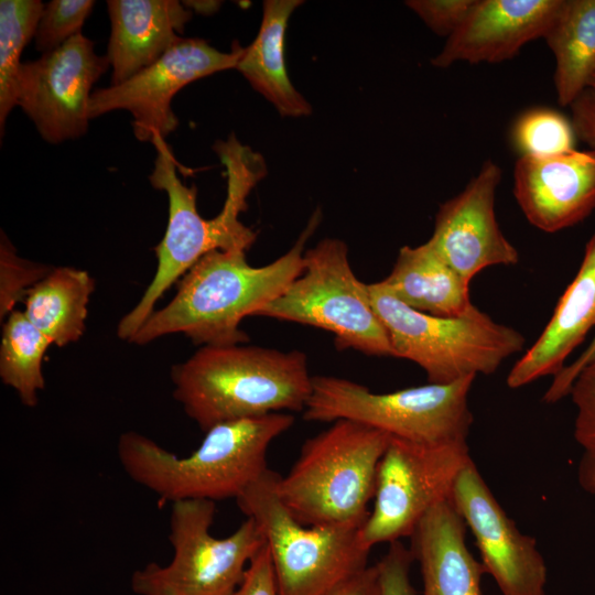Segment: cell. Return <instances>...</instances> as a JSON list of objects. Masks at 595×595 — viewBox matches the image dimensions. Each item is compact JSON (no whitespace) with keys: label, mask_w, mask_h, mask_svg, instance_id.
<instances>
[{"label":"cell","mask_w":595,"mask_h":595,"mask_svg":"<svg viewBox=\"0 0 595 595\" xmlns=\"http://www.w3.org/2000/svg\"><path fill=\"white\" fill-rule=\"evenodd\" d=\"M52 267L18 256L14 247L1 231L0 241V318H7L22 302L28 291L40 282Z\"/></svg>","instance_id":"28"},{"label":"cell","mask_w":595,"mask_h":595,"mask_svg":"<svg viewBox=\"0 0 595 595\" xmlns=\"http://www.w3.org/2000/svg\"><path fill=\"white\" fill-rule=\"evenodd\" d=\"M325 595H381L377 565H368Z\"/></svg>","instance_id":"36"},{"label":"cell","mask_w":595,"mask_h":595,"mask_svg":"<svg viewBox=\"0 0 595 595\" xmlns=\"http://www.w3.org/2000/svg\"><path fill=\"white\" fill-rule=\"evenodd\" d=\"M279 474L268 469L237 499L261 532L280 595H325L368 566L370 550L360 542L361 526H305L277 490Z\"/></svg>","instance_id":"8"},{"label":"cell","mask_w":595,"mask_h":595,"mask_svg":"<svg viewBox=\"0 0 595 595\" xmlns=\"http://www.w3.org/2000/svg\"><path fill=\"white\" fill-rule=\"evenodd\" d=\"M94 290L95 281L86 270L52 268L28 291L23 312L52 344L64 347L83 336Z\"/></svg>","instance_id":"23"},{"label":"cell","mask_w":595,"mask_h":595,"mask_svg":"<svg viewBox=\"0 0 595 595\" xmlns=\"http://www.w3.org/2000/svg\"><path fill=\"white\" fill-rule=\"evenodd\" d=\"M156 158L149 175L151 185L164 191L169 218L162 240L154 248L156 271L139 302L118 323L117 335L129 342L154 311V305L205 255L214 250H245L257 232L244 225L239 215L247 198L267 175L263 156L242 144L235 134L218 140L214 151L225 167L226 198L221 210L206 219L197 210L195 185L186 186L177 175V162L165 139L152 142Z\"/></svg>","instance_id":"1"},{"label":"cell","mask_w":595,"mask_h":595,"mask_svg":"<svg viewBox=\"0 0 595 595\" xmlns=\"http://www.w3.org/2000/svg\"><path fill=\"white\" fill-rule=\"evenodd\" d=\"M577 478L585 491L595 495V451H584L578 464Z\"/></svg>","instance_id":"37"},{"label":"cell","mask_w":595,"mask_h":595,"mask_svg":"<svg viewBox=\"0 0 595 595\" xmlns=\"http://www.w3.org/2000/svg\"><path fill=\"white\" fill-rule=\"evenodd\" d=\"M470 458L468 444H418L390 436L378 465L374 506L360 529L363 547L410 538L433 507L451 498Z\"/></svg>","instance_id":"11"},{"label":"cell","mask_w":595,"mask_h":595,"mask_svg":"<svg viewBox=\"0 0 595 595\" xmlns=\"http://www.w3.org/2000/svg\"><path fill=\"white\" fill-rule=\"evenodd\" d=\"M107 58L118 85L163 56L182 37L193 11L177 0H109Z\"/></svg>","instance_id":"19"},{"label":"cell","mask_w":595,"mask_h":595,"mask_svg":"<svg viewBox=\"0 0 595 595\" xmlns=\"http://www.w3.org/2000/svg\"><path fill=\"white\" fill-rule=\"evenodd\" d=\"M400 302L425 314L455 317L472 306L469 282L426 241L403 246L390 273L380 281Z\"/></svg>","instance_id":"22"},{"label":"cell","mask_w":595,"mask_h":595,"mask_svg":"<svg viewBox=\"0 0 595 595\" xmlns=\"http://www.w3.org/2000/svg\"><path fill=\"white\" fill-rule=\"evenodd\" d=\"M259 315L325 329L339 350L393 356L368 284L355 275L340 239L325 238L304 251L302 273Z\"/></svg>","instance_id":"9"},{"label":"cell","mask_w":595,"mask_h":595,"mask_svg":"<svg viewBox=\"0 0 595 595\" xmlns=\"http://www.w3.org/2000/svg\"><path fill=\"white\" fill-rule=\"evenodd\" d=\"M513 195L527 220L544 232L582 223L595 210V150L519 156Z\"/></svg>","instance_id":"16"},{"label":"cell","mask_w":595,"mask_h":595,"mask_svg":"<svg viewBox=\"0 0 595 595\" xmlns=\"http://www.w3.org/2000/svg\"><path fill=\"white\" fill-rule=\"evenodd\" d=\"M173 397L204 431L232 420L304 410L313 376L298 349L202 346L171 368Z\"/></svg>","instance_id":"4"},{"label":"cell","mask_w":595,"mask_h":595,"mask_svg":"<svg viewBox=\"0 0 595 595\" xmlns=\"http://www.w3.org/2000/svg\"><path fill=\"white\" fill-rule=\"evenodd\" d=\"M244 48L234 41L229 52H221L203 39L182 37L155 63L129 79L94 90L88 104L89 120L113 110H127L139 141L165 139L178 126L172 109L174 96L197 79L236 68Z\"/></svg>","instance_id":"12"},{"label":"cell","mask_w":595,"mask_h":595,"mask_svg":"<svg viewBox=\"0 0 595 595\" xmlns=\"http://www.w3.org/2000/svg\"><path fill=\"white\" fill-rule=\"evenodd\" d=\"M501 169L485 161L463 191L442 203L428 240L466 281L491 266H515L517 248L501 231L495 213Z\"/></svg>","instance_id":"15"},{"label":"cell","mask_w":595,"mask_h":595,"mask_svg":"<svg viewBox=\"0 0 595 595\" xmlns=\"http://www.w3.org/2000/svg\"><path fill=\"white\" fill-rule=\"evenodd\" d=\"M558 102L570 106L595 71V0H563L545 36Z\"/></svg>","instance_id":"24"},{"label":"cell","mask_w":595,"mask_h":595,"mask_svg":"<svg viewBox=\"0 0 595 595\" xmlns=\"http://www.w3.org/2000/svg\"><path fill=\"white\" fill-rule=\"evenodd\" d=\"M563 0H475L468 14L431 64L500 63L543 39Z\"/></svg>","instance_id":"17"},{"label":"cell","mask_w":595,"mask_h":595,"mask_svg":"<svg viewBox=\"0 0 595 595\" xmlns=\"http://www.w3.org/2000/svg\"><path fill=\"white\" fill-rule=\"evenodd\" d=\"M106 55L83 33L34 61L22 63L17 82V106L53 144L84 136L93 85L107 72Z\"/></svg>","instance_id":"13"},{"label":"cell","mask_w":595,"mask_h":595,"mask_svg":"<svg viewBox=\"0 0 595 595\" xmlns=\"http://www.w3.org/2000/svg\"><path fill=\"white\" fill-rule=\"evenodd\" d=\"M293 423L294 416L285 412L223 422L208 429L186 456L128 431L119 436L117 454L133 482L171 504L237 499L269 469L270 444Z\"/></svg>","instance_id":"3"},{"label":"cell","mask_w":595,"mask_h":595,"mask_svg":"<svg viewBox=\"0 0 595 595\" xmlns=\"http://www.w3.org/2000/svg\"><path fill=\"white\" fill-rule=\"evenodd\" d=\"M301 0H264L262 19L253 42L244 48L236 69L282 117L312 113V106L290 80L284 60V39L290 17Z\"/></svg>","instance_id":"21"},{"label":"cell","mask_w":595,"mask_h":595,"mask_svg":"<svg viewBox=\"0 0 595 595\" xmlns=\"http://www.w3.org/2000/svg\"><path fill=\"white\" fill-rule=\"evenodd\" d=\"M316 209L295 244L274 261L250 266L245 250H214L177 282L174 298L153 311L129 343L145 345L181 333L201 346L248 342L241 321L279 298L303 271L304 247L320 225Z\"/></svg>","instance_id":"2"},{"label":"cell","mask_w":595,"mask_h":595,"mask_svg":"<svg viewBox=\"0 0 595 595\" xmlns=\"http://www.w3.org/2000/svg\"><path fill=\"white\" fill-rule=\"evenodd\" d=\"M466 524L451 499L433 507L411 534L423 595H482L485 570L468 550Z\"/></svg>","instance_id":"20"},{"label":"cell","mask_w":595,"mask_h":595,"mask_svg":"<svg viewBox=\"0 0 595 595\" xmlns=\"http://www.w3.org/2000/svg\"><path fill=\"white\" fill-rule=\"evenodd\" d=\"M44 4L40 0L0 1V129L17 106V82L21 55L34 39Z\"/></svg>","instance_id":"26"},{"label":"cell","mask_w":595,"mask_h":595,"mask_svg":"<svg viewBox=\"0 0 595 595\" xmlns=\"http://www.w3.org/2000/svg\"><path fill=\"white\" fill-rule=\"evenodd\" d=\"M216 504L191 499L172 502L169 541L173 558L166 565L149 563L134 571L137 595H231L263 547L255 521L246 520L229 536L210 533Z\"/></svg>","instance_id":"10"},{"label":"cell","mask_w":595,"mask_h":595,"mask_svg":"<svg viewBox=\"0 0 595 595\" xmlns=\"http://www.w3.org/2000/svg\"><path fill=\"white\" fill-rule=\"evenodd\" d=\"M52 342L26 317L23 311L11 312L2 327L0 378L14 389L22 404L34 407L45 381L42 361Z\"/></svg>","instance_id":"25"},{"label":"cell","mask_w":595,"mask_h":595,"mask_svg":"<svg viewBox=\"0 0 595 595\" xmlns=\"http://www.w3.org/2000/svg\"><path fill=\"white\" fill-rule=\"evenodd\" d=\"M595 327V232L576 275L561 295L547 326L507 376L511 389L559 375L567 357Z\"/></svg>","instance_id":"18"},{"label":"cell","mask_w":595,"mask_h":595,"mask_svg":"<svg viewBox=\"0 0 595 595\" xmlns=\"http://www.w3.org/2000/svg\"><path fill=\"white\" fill-rule=\"evenodd\" d=\"M475 377L377 393L348 379L313 376L303 410L310 422L353 420L418 444H467L473 414L468 394Z\"/></svg>","instance_id":"7"},{"label":"cell","mask_w":595,"mask_h":595,"mask_svg":"<svg viewBox=\"0 0 595 595\" xmlns=\"http://www.w3.org/2000/svg\"><path fill=\"white\" fill-rule=\"evenodd\" d=\"M475 0H409L411 9L435 34L451 36L462 24Z\"/></svg>","instance_id":"31"},{"label":"cell","mask_w":595,"mask_h":595,"mask_svg":"<svg viewBox=\"0 0 595 595\" xmlns=\"http://www.w3.org/2000/svg\"><path fill=\"white\" fill-rule=\"evenodd\" d=\"M231 595H280L266 543L249 563L240 584Z\"/></svg>","instance_id":"33"},{"label":"cell","mask_w":595,"mask_h":595,"mask_svg":"<svg viewBox=\"0 0 595 595\" xmlns=\"http://www.w3.org/2000/svg\"><path fill=\"white\" fill-rule=\"evenodd\" d=\"M190 10L198 13H213L220 6V2L216 1H182Z\"/></svg>","instance_id":"38"},{"label":"cell","mask_w":595,"mask_h":595,"mask_svg":"<svg viewBox=\"0 0 595 595\" xmlns=\"http://www.w3.org/2000/svg\"><path fill=\"white\" fill-rule=\"evenodd\" d=\"M450 499L502 595H547L548 570L536 539L517 528L472 458L459 472Z\"/></svg>","instance_id":"14"},{"label":"cell","mask_w":595,"mask_h":595,"mask_svg":"<svg viewBox=\"0 0 595 595\" xmlns=\"http://www.w3.org/2000/svg\"><path fill=\"white\" fill-rule=\"evenodd\" d=\"M368 290L393 357L419 365L430 383L491 375L524 347L519 331L495 322L475 305L461 316H434L403 304L380 281L368 284Z\"/></svg>","instance_id":"6"},{"label":"cell","mask_w":595,"mask_h":595,"mask_svg":"<svg viewBox=\"0 0 595 595\" xmlns=\"http://www.w3.org/2000/svg\"><path fill=\"white\" fill-rule=\"evenodd\" d=\"M594 355L595 335L581 355L572 364L565 366L562 371L553 378V381L543 396V401L547 403H555L562 398L569 396L577 374Z\"/></svg>","instance_id":"35"},{"label":"cell","mask_w":595,"mask_h":595,"mask_svg":"<svg viewBox=\"0 0 595 595\" xmlns=\"http://www.w3.org/2000/svg\"><path fill=\"white\" fill-rule=\"evenodd\" d=\"M511 142L520 156H551L575 149L576 134L562 112L547 107H534L515 120Z\"/></svg>","instance_id":"27"},{"label":"cell","mask_w":595,"mask_h":595,"mask_svg":"<svg viewBox=\"0 0 595 595\" xmlns=\"http://www.w3.org/2000/svg\"><path fill=\"white\" fill-rule=\"evenodd\" d=\"M414 561L410 548L401 541L389 544L388 551L376 564L381 595H416L410 581V567Z\"/></svg>","instance_id":"32"},{"label":"cell","mask_w":595,"mask_h":595,"mask_svg":"<svg viewBox=\"0 0 595 595\" xmlns=\"http://www.w3.org/2000/svg\"><path fill=\"white\" fill-rule=\"evenodd\" d=\"M569 107L576 138L595 150V90L586 88Z\"/></svg>","instance_id":"34"},{"label":"cell","mask_w":595,"mask_h":595,"mask_svg":"<svg viewBox=\"0 0 595 595\" xmlns=\"http://www.w3.org/2000/svg\"><path fill=\"white\" fill-rule=\"evenodd\" d=\"M306 440L278 494L305 526H364L374 499L379 462L390 435L340 419Z\"/></svg>","instance_id":"5"},{"label":"cell","mask_w":595,"mask_h":595,"mask_svg":"<svg viewBox=\"0 0 595 595\" xmlns=\"http://www.w3.org/2000/svg\"><path fill=\"white\" fill-rule=\"evenodd\" d=\"M588 87L595 90V71L589 79Z\"/></svg>","instance_id":"39"},{"label":"cell","mask_w":595,"mask_h":595,"mask_svg":"<svg viewBox=\"0 0 595 595\" xmlns=\"http://www.w3.org/2000/svg\"><path fill=\"white\" fill-rule=\"evenodd\" d=\"M569 394L576 409L574 439L584 451H595V355L577 374Z\"/></svg>","instance_id":"30"},{"label":"cell","mask_w":595,"mask_h":595,"mask_svg":"<svg viewBox=\"0 0 595 595\" xmlns=\"http://www.w3.org/2000/svg\"><path fill=\"white\" fill-rule=\"evenodd\" d=\"M94 6L91 0H52L44 4L34 36L36 51L51 52L82 33Z\"/></svg>","instance_id":"29"}]
</instances>
